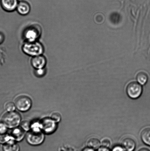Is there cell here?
<instances>
[{
	"label": "cell",
	"instance_id": "obj_1",
	"mask_svg": "<svg viewBox=\"0 0 150 151\" xmlns=\"http://www.w3.org/2000/svg\"><path fill=\"white\" fill-rule=\"evenodd\" d=\"M22 50L25 54L33 57L42 55L44 51L43 45L37 41L33 42L26 41L23 44Z\"/></svg>",
	"mask_w": 150,
	"mask_h": 151
},
{
	"label": "cell",
	"instance_id": "obj_2",
	"mask_svg": "<svg viewBox=\"0 0 150 151\" xmlns=\"http://www.w3.org/2000/svg\"><path fill=\"white\" fill-rule=\"evenodd\" d=\"M2 122L7 128L13 129L18 126L21 121V116L16 111L7 112L3 115Z\"/></svg>",
	"mask_w": 150,
	"mask_h": 151
},
{
	"label": "cell",
	"instance_id": "obj_3",
	"mask_svg": "<svg viewBox=\"0 0 150 151\" xmlns=\"http://www.w3.org/2000/svg\"><path fill=\"white\" fill-rule=\"evenodd\" d=\"M41 34V29L37 25H33L27 27L23 32V37L27 42L37 41Z\"/></svg>",
	"mask_w": 150,
	"mask_h": 151
},
{
	"label": "cell",
	"instance_id": "obj_4",
	"mask_svg": "<svg viewBox=\"0 0 150 151\" xmlns=\"http://www.w3.org/2000/svg\"><path fill=\"white\" fill-rule=\"evenodd\" d=\"M15 104L16 107L19 111L26 112L29 110L31 107L32 100L28 96L21 95L16 98L15 100Z\"/></svg>",
	"mask_w": 150,
	"mask_h": 151
},
{
	"label": "cell",
	"instance_id": "obj_5",
	"mask_svg": "<svg viewBox=\"0 0 150 151\" xmlns=\"http://www.w3.org/2000/svg\"><path fill=\"white\" fill-rule=\"evenodd\" d=\"M45 140V135L43 132L31 131L26 135V140L29 144L38 146L42 144Z\"/></svg>",
	"mask_w": 150,
	"mask_h": 151
},
{
	"label": "cell",
	"instance_id": "obj_6",
	"mask_svg": "<svg viewBox=\"0 0 150 151\" xmlns=\"http://www.w3.org/2000/svg\"><path fill=\"white\" fill-rule=\"evenodd\" d=\"M142 87L139 83L133 81L131 82L127 85L126 92L130 98L136 99L141 95Z\"/></svg>",
	"mask_w": 150,
	"mask_h": 151
},
{
	"label": "cell",
	"instance_id": "obj_7",
	"mask_svg": "<svg viewBox=\"0 0 150 151\" xmlns=\"http://www.w3.org/2000/svg\"><path fill=\"white\" fill-rule=\"evenodd\" d=\"M40 123L41 124V130L45 134H52L56 129L57 123L53 121L50 118H44L41 120Z\"/></svg>",
	"mask_w": 150,
	"mask_h": 151
},
{
	"label": "cell",
	"instance_id": "obj_8",
	"mask_svg": "<svg viewBox=\"0 0 150 151\" xmlns=\"http://www.w3.org/2000/svg\"><path fill=\"white\" fill-rule=\"evenodd\" d=\"M19 1L18 0H0L3 9L8 12H13L17 9Z\"/></svg>",
	"mask_w": 150,
	"mask_h": 151
},
{
	"label": "cell",
	"instance_id": "obj_9",
	"mask_svg": "<svg viewBox=\"0 0 150 151\" xmlns=\"http://www.w3.org/2000/svg\"><path fill=\"white\" fill-rule=\"evenodd\" d=\"M46 63V59L42 55L33 57L31 60L32 65L35 69L45 68Z\"/></svg>",
	"mask_w": 150,
	"mask_h": 151
},
{
	"label": "cell",
	"instance_id": "obj_10",
	"mask_svg": "<svg viewBox=\"0 0 150 151\" xmlns=\"http://www.w3.org/2000/svg\"><path fill=\"white\" fill-rule=\"evenodd\" d=\"M10 135L14 141L20 142L23 139L25 136V132L21 127H18L12 129Z\"/></svg>",
	"mask_w": 150,
	"mask_h": 151
},
{
	"label": "cell",
	"instance_id": "obj_11",
	"mask_svg": "<svg viewBox=\"0 0 150 151\" xmlns=\"http://www.w3.org/2000/svg\"><path fill=\"white\" fill-rule=\"evenodd\" d=\"M17 10L18 12L21 15H26L30 12L31 6L27 1L22 0L19 1Z\"/></svg>",
	"mask_w": 150,
	"mask_h": 151
},
{
	"label": "cell",
	"instance_id": "obj_12",
	"mask_svg": "<svg viewBox=\"0 0 150 151\" xmlns=\"http://www.w3.org/2000/svg\"><path fill=\"white\" fill-rule=\"evenodd\" d=\"M122 146L126 151H133L136 148V144L133 139L127 137L122 140Z\"/></svg>",
	"mask_w": 150,
	"mask_h": 151
},
{
	"label": "cell",
	"instance_id": "obj_13",
	"mask_svg": "<svg viewBox=\"0 0 150 151\" xmlns=\"http://www.w3.org/2000/svg\"><path fill=\"white\" fill-rule=\"evenodd\" d=\"M3 149L4 151H19L20 148L18 145L14 140H11L4 144Z\"/></svg>",
	"mask_w": 150,
	"mask_h": 151
},
{
	"label": "cell",
	"instance_id": "obj_14",
	"mask_svg": "<svg viewBox=\"0 0 150 151\" xmlns=\"http://www.w3.org/2000/svg\"><path fill=\"white\" fill-rule=\"evenodd\" d=\"M141 137L145 144L150 146V128L144 129L141 133Z\"/></svg>",
	"mask_w": 150,
	"mask_h": 151
},
{
	"label": "cell",
	"instance_id": "obj_15",
	"mask_svg": "<svg viewBox=\"0 0 150 151\" xmlns=\"http://www.w3.org/2000/svg\"><path fill=\"white\" fill-rule=\"evenodd\" d=\"M136 78L139 84L144 85L147 82L148 78L147 74L145 72H140L137 74Z\"/></svg>",
	"mask_w": 150,
	"mask_h": 151
},
{
	"label": "cell",
	"instance_id": "obj_16",
	"mask_svg": "<svg viewBox=\"0 0 150 151\" xmlns=\"http://www.w3.org/2000/svg\"><path fill=\"white\" fill-rule=\"evenodd\" d=\"M101 145L100 142L97 138H92L88 140L87 146L88 147L91 148L94 150H98Z\"/></svg>",
	"mask_w": 150,
	"mask_h": 151
},
{
	"label": "cell",
	"instance_id": "obj_17",
	"mask_svg": "<svg viewBox=\"0 0 150 151\" xmlns=\"http://www.w3.org/2000/svg\"><path fill=\"white\" fill-rule=\"evenodd\" d=\"M11 140H14L13 139L10 134H0V143L1 144H5Z\"/></svg>",
	"mask_w": 150,
	"mask_h": 151
},
{
	"label": "cell",
	"instance_id": "obj_18",
	"mask_svg": "<svg viewBox=\"0 0 150 151\" xmlns=\"http://www.w3.org/2000/svg\"><path fill=\"white\" fill-rule=\"evenodd\" d=\"M50 118L54 122L57 123L61 121V115L59 112H53L51 114Z\"/></svg>",
	"mask_w": 150,
	"mask_h": 151
},
{
	"label": "cell",
	"instance_id": "obj_19",
	"mask_svg": "<svg viewBox=\"0 0 150 151\" xmlns=\"http://www.w3.org/2000/svg\"><path fill=\"white\" fill-rule=\"evenodd\" d=\"M16 107L15 104L11 102H8L6 104L5 106V109L7 112L14 111Z\"/></svg>",
	"mask_w": 150,
	"mask_h": 151
},
{
	"label": "cell",
	"instance_id": "obj_20",
	"mask_svg": "<svg viewBox=\"0 0 150 151\" xmlns=\"http://www.w3.org/2000/svg\"><path fill=\"white\" fill-rule=\"evenodd\" d=\"M31 124L28 121H25L21 123V127L25 131H28L31 129Z\"/></svg>",
	"mask_w": 150,
	"mask_h": 151
},
{
	"label": "cell",
	"instance_id": "obj_21",
	"mask_svg": "<svg viewBox=\"0 0 150 151\" xmlns=\"http://www.w3.org/2000/svg\"><path fill=\"white\" fill-rule=\"evenodd\" d=\"M46 73V70L45 68H43L36 69L35 71V75L37 76L42 77L44 76Z\"/></svg>",
	"mask_w": 150,
	"mask_h": 151
},
{
	"label": "cell",
	"instance_id": "obj_22",
	"mask_svg": "<svg viewBox=\"0 0 150 151\" xmlns=\"http://www.w3.org/2000/svg\"><path fill=\"white\" fill-rule=\"evenodd\" d=\"M7 127L3 122H0V134H6L7 131Z\"/></svg>",
	"mask_w": 150,
	"mask_h": 151
},
{
	"label": "cell",
	"instance_id": "obj_23",
	"mask_svg": "<svg viewBox=\"0 0 150 151\" xmlns=\"http://www.w3.org/2000/svg\"><path fill=\"white\" fill-rule=\"evenodd\" d=\"M101 145L103 147L108 148L111 145V142L108 139H104L101 142Z\"/></svg>",
	"mask_w": 150,
	"mask_h": 151
},
{
	"label": "cell",
	"instance_id": "obj_24",
	"mask_svg": "<svg viewBox=\"0 0 150 151\" xmlns=\"http://www.w3.org/2000/svg\"><path fill=\"white\" fill-rule=\"evenodd\" d=\"M111 151H126L125 149L122 146H116L113 148Z\"/></svg>",
	"mask_w": 150,
	"mask_h": 151
},
{
	"label": "cell",
	"instance_id": "obj_25",
	"mask_svg": "<svg viewBox=\"0 0 150 151\" xmlns=\"http://www.w3.org/2000/svg\"><path fill=\"white\" fill-rule=\"evenodd\" d=\"M97 151H111L108 148L105 147H100Z\"/></svg>",
	"mask_w": 150,
	"mask_h": 151
},
{
	"label": "cell",
	"instance_id": "obj_26",
	"mask_svg": "<svg viewBox=\"0 0 150 151\" xmlns=\"http://www.w3.org/2000/svg\"><path fill=\"white\" fill-rule=\"evenodd\" d=\"M4 40V36L2 33H0V44L2 43Z\"/></svg>",
	"mask_w": 150,
	"mask_h": 151
},
{
	"label": "cell",
	"instance_id": "obj_27",
	"mask_svg": "<svg viewBox=\"0 0 150 151\" xmlns=\"http://www.w3.org/2000/svg\"><path fill=\"white\" fill-rule=\"evenodd\" d=\"M82 151H95V150L89 147L85 148Z\"/></svg>",
	"mask_w": 150,
	"mask_h": 151
},
{
	"label": "cell",
	"instance_id": "obj_28",
	"mask_svg": "<svg viewBox=\"0 0 150 151\" xmlns=\"http://www.w3.org/2000/svg\"><path fill=\"white\" fill-rule=\"evenodd\" d=\"M138 151H150L149 149H148L146 148H142L140 149H139V150Z\"/></svg>",
	"mask_w": 150,
	"mask_h": 151
}]
</instances>
